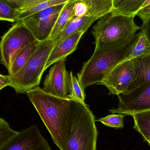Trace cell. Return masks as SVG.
<instances>
[{"label": "cell", "mask_w": 150, "mask_h": 150, "mask_svg": "<svg viewBox=\"0 0 150 150\" xmlns=\"http://www.w3.org/2000/svg\"><path fill=\"white\" fill-rule=\"evenodd\" d=\"M137 16L142 20L143 22L150 19V4L140 9Z\"/></svg>", "instance_id": "d4e9b609"}, {"label": "cell", "mask_w": 150, "mask_h": 150, "mask_svg": "<svg viewBox=\"0 0 150 150\" xmlns=\"http://www.w3.org/2000/svg\"><path fill=\"white\" fill-rule=\"evenodd\" d=\"M76 1L68 0L60 12L50 38L55 41L61 34L72 18L74 8Z\"/></svg>", "instance_id": "2e32d148"}, {"label": "cell", "mask_w": 150, "mask_h": 150, "mask_svg": "<svg viewBox=\"0 0 150 150\" xmlns=\"http://www.w3.org/2000/svg\"><path fill=\"white\" fill-rule=\"evenodd\" d=\"M140 32L138 40L125 55L122 62L150 54V42L144 35Z\"/></svg>", "instance_id": "d6986e66"}, {"label": "cell", "mask_w": 150, "mask_h": 150, "mask_svg": "<svg viewBox=\"0 0 150 150\" xmlns=\"http://www.w3.org/2000/svg\"><path fill=\"white\" fill-rule=\"evenodd\" d=\"M64 60L56 62L50 68L44 81L45 92L64 99H69L70 74L66 68Z\"/></svg>", "instance_id": "30bf717a"}, {"label": "cell", "mask_w": 150, "mask_h": 150, "mask_svg": "<svg viewBox=\"0 0 150 150\" xmlns=\"http://www.w3.org/2000/svg\"><path fill=\"white\" fill-rule=\"evenodd\" d=\"M117 108L110 110L113 114L125 115L150 110V83L145 84L129 93L118 95Z\"/></svg>", "instance_id": "ba28073f"}, {"label": "cell", "mask_w": 150, "mask_h": 150, "mask_svg": "<svg viewBox=\"0 0 150 150\" xmlns=\"http://www.w3.org/2000/svg\"><path fill=\"white\" fill-rule=\"evenodd\" d=\"M134 18L111 12L101 17L92 31L95 48L117 44L136 34L140 29L135 23Z\"/></svg>", "instance_id": "277c9868"}, {"label": "cell", "mask_w": 150, "mask_h": 150, "mask_svg": "<svg viewBox=\"0 0 150 150\" xmlns=\"http://www.w3.org/2000/svg\"><path fill=\"white\" fill-rule=\"evenodd\" d=\"M39 43V42L36 40L28 45L20 52L13 63L9 75H14L23 67L36 50Z\"/></svg>", "instance_id": "e0dca14e"}, {"label": "cell", "mask_w": 150, "mask_h": 150, "mask_svg": "<svg viewBox=\"0 0 150 150\" xmlns=\"http://www.w3.org/2000/svg\"><path fill=\"white\" fill-rule=\"evenodd\" d=\"M68 1V0H44V1L41 4H38L28 10L18 13L16 16V22H19L23 19L29 17L32 15L38 13L45 8L66 3Z\"/></svg>", "instance_id": "44dd1931"}, {"label": "cell", "mask_w": 150, "mask_h": 150, "mask_svg": "<svg viewBox=\"0 0 150 150\" xmlns=\"http://www.w3.org/2000/svg\"><path fill=\"white\" fill-rule=\"evenodd\" d=\"M85 32H77L68 36L54 46L46 64L45 70L51 65L66 58L77 49L79 42Z\"/></svg>", "instance_id": "7c38bea8"}, {"label": "cell", "mask_w": 150, "mask_h": 150, "mask_svg": "<svg viewBox=\"0 0 150 150\" xmlns=\"http://www.w3.org/2000/svg\"><path fill=\"white\" fill-rule=\"evenodd\" d=\"M134 119L133 128L140 133L144 141L150 139V110L131 115Z\"/></svg>", "instance_id": "ac0fdd59"}, {"label": "cell", "mask_w": 150, "mask_h": 150, "mask_svg": "<svg viewBox=\"0 0 150 150\" xmlns=\"http://www.w3.org/2000/svg\"><path fill=\"white\" fill-rule=\"evenodd\" d=\"M150 4V0H112L110 12L116 14L135 17L140 9Z\"/></svg>", "instance_id": "5bb4252c"}, {"label": "cell", "mask_w": 150, "mask_h": 150, "mask_svg": "<svg viewBox=\"0 0 150 150\" xmlns=\"http://www.w3.org/2000/svg\"><path fill=\"white\" fill-rule=\"evenodd\" d=\"M125 115L122 114H113L97 120L106 126L116 129L123 128V119Z\"/></svg>", "instance_id": "603a6c76"}, {"label": "cell", "mask_w": 150, "mask_h": 150, "mask_svg": "<svg viewBox=\"0 0 150 150\" xmlns=\"http://www.w3.org/2000/svg\"><path fill=\"white\" fill-rule=\"evenodd\" d=\"M99 19L97 17L88 16L72 18L63 32L56 38L55 45L74 33L81 31L86 32L93 22Z\"/></svg>", "instance_id": "9a60e30c"}, {"label": "cell", "mask_w": 150, "mask_h": 150, "mask_svg": "<svg viewBox=\"0 0 150 150\" xmlns=\"http://www.w3.org/2000/svg\"><path fill=\"white\" fill-rule=\"evenodd\" d=\"M98 135L93 112L87 105L73 101L64 150H96Z\"/></svg>", "instance_id": "3957f363"}, {"label": "cell", "mask_w": 150, "mask_h": 150, "mask_svg": "<svg viewBox=\"0 0 150 150\" xmlns=\"http://www.w3.org/2000/svg\"><path fill=\"white\" fill-rule=\"evenodd\" d=\"M0 150H52L47 139L37 125L22 130L18 135L4 145Z\"/></svg>", "instance_id": "9c48e42d"}, {"label": "cell", "mask_w": 150, "mask_h": 150, "mask_svg": "<svg viewBox=\"0 0 150 150\" xmlns=\"http://www.w3.org/2000/svg\"><path fill=\"white\" fill-rule=\"evenodd\" d=\"M132 80L125 93H129L145 84L150 83V54L132 59Z\"/></svg>", "instance_id": "4fadbf2b"}, {"label": "cell", "mask_w": 150, "mask_h": 150, "mask_svg": "<svg viewBox=\"0 0 150 150\" xmlns=\"http://www.w3.org/2000/svg\"><path fill=\"white\" fill-rule=\"evenodd\" d=\"M133 71L132 59L121 62L98 85L105 86L110 94L117 96L123 93L126 92L131 82Z\"/></svg>", "instance_id": "8fae6325"}, {"label": "cell", "mask_w": 150, "mask_h": 150, "mask_svg": "<svg viewBox=\"0 0 150 150\" xmlns=\"http://www.w3.org/2000/svg\"><path fill=\"white\" fill-rule=\"evenodd\" d=\"M0 20L12 23L16 22L15 10L5 0L0 1Z\"/></svg>", "instance_id": "cb8c5ba5"}, {"label": "cell", "mask_w": 150, "mask_h": 150, "mask_svg": "<svg viewBox=\"0 0 150 150\" xmlns=\"http://www.w3.org/2000/svg\"><path fill=\"white\" fill-rule=\"evenodd\" d=\"M86 94L78 81V78L74 75L72 72L70 73L68 98L74 101L86 105L85 103Z\"/></svg>", "instance_id": "ffe728a7"}, {"label": "cell", "mask_w": 150, "mask_h": 150, "mask_svg": "<svg viewBox=\"0 0 150 150\" xmlns=\"http://www.w3.org/2000/svg\"><path fill=\"white\" fill-rule=\"evenodd\" d=\"M140 32L136 33L123 42L108 46L95 48L91 57L83 64L78 73V79L84 90L100 83L118 64L139 38Z\"/></svg>", "instance_id": "7a4b0ae2"}, {"label": "cell", "mask_w": 150, "mask_h": 150, "mask_svg": "<svg viewBox=\"0 0 150 150\" xmlns=\"http://www.w3.org/2000/svg\"><path fill=\"white\" fill-rule=\"evenodd\" d=\"M11 84L12 80L10 75H4L1 74L0 75V90L7 86H10Z\"/></svg>", "instance_id": "4316f807"}, {"label": "cell", "mask_w": 150, "mask_h": 150, "mask_svg": "<svg viewBox=\"0 0 150 150\" xmlns=\"http://www.w3.org/2000/svg\"><path fill=\"white\" fill-rule=\"evenodd\" d=\"M147 143H148V144H149V145H150V140H148V141H147Z\"/></svg>", "instance_id": "83f0119b"}, {"label": "cell", "mask_w": 150, "mask_h": 150, "mask_svg": "<svg viewBox=\"0 0 150 150\" xmlns=\"http://www.w3.org/2000/svg\"><path fill=\"white\" fill-rule=\"evenodd\" d=\"M66 3L45 8L20 22L30 30L36 40L39 42L45 41L50 38L59 16Z\"/></svg>", "instance_id": "52a82bcc"}, {"label": "cell", "mask_w": 150, "mask_h": 150, "mask_svg": "<svg viewBox=\"0 0 150 150\" xmlns=\"http://www.w3.org/2000/svg\"><path fill=\"white\" fill-rule=\"evenodd\" d=\"M53 139L64 150L71 121L73 101L57 97L38 86L26 93Z\"/></svg>", "instance_id": "6da1fadb"}, {"label": "cell", "mask_w": 150, "mask_h": 150, "mask_svg": "<svg viewBox=\"0 0 150 150\" xmlns=\"http://www.w3.org/2000/svg\"><path fill=\"white\" fill-rule=\"evenodd\" d=\"M19 133L12 129L5 119L0 118V146L9 142Z\"/></svg>", "instance_id": "7402d4cb"}, {"label": "cell", "mask_w": 150, "mask_h": 150, "mask_svg": "<svg viewBox=\"0 0 150 150\" xmlns=\"http://www.w3.org/2000/svg\"><path fill=\"white\" fill-rule=\"evenodd\" d=\"M55 45V41L49 38L39 42L36 50L23 67L11 76L12 87L17 94L25 93L39 86L49 57Z\"/></svg>", "instance_id": "5b68a950"}, {"label": "cell", "mask_w": 150, "mask_h": 150, "mask_svg": "<svg viewBox=\"0 0 150 150\" xmlns=\"http://www.w3.org/2000/svg\"><path fill=\"white\" fill-rule=\"evenodd\" d=\"M140 31L146 37L150 43V19L143 22L139 27Z\"/></svg>", "instance_id": "484cf974"}, {"label": "cell", "mask_w": 150, "mask_h": 150, "mask_svg": "<svg viewBox=\"0 0 150 150\" xmlns=\"http://www.w3.org/2000/svg\"><path fill=\"white\" fill-rule=\"evenodd\" d=\"M35 41L36 39L30 30L21 22L13 25L2 36L0 43L1 62L9 74L20 52Z\"/></svg>", "instance_id": "8992f818"}]
</instances>
